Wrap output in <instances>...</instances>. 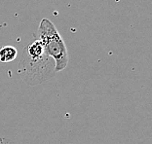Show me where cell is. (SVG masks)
I'll return each mask as SVG.
<instances>
[{
    "label": "cell",
    "instance_id": "cell-1",
    "mask_svg": "<svg viewBox=\"0 0 152 144\" xmlns=\"http://www.w3.org/2000/svg\"><path fill=\"white\" fill-rule=\"evenodd\" d=\"M19 73L29 85H37L55 75V61L45 51L41 41L35 40L26 48L19 63Z\"/></svg>",
    "mask_w": 152,
    "mask_h": 144
},
{
    "label": "cell",
    "instance_id": "cell-3",
    "mask_svg": "<svg viewBox=\"0 0 152 144\" xmlns=\"http://www.w3.org/2000/svg\"><path fill=\"white\" fill-rule=\"evenodd\" d=\"M18 51L15 47L5 46L0 49V61L1 63H10L17 57Z\"/></svg>",
    "mask_w": 152,
    "mask_h": 144
},
{
    "label": "cell",
    "instance_id": "cell-2",
    "mask_svg": "<svg viewBox=\"0 0 152 144\" xmlns=\"http://www.w3.org/2000/svg\"><path fill=\"white\" fill-rule=\"evenodd\" d=\"M37 36L48 56L55 61V72L64 70L68 63L67 49L54 23L48 19H42L37 30Z\"/></svg>",
    "mask_w": 152,
    "mask_h": 144
}]
</instances>
